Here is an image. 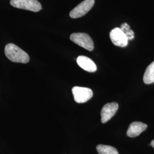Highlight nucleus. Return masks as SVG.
<instances>
[{
  "label": "nucleus",
  "instance_id": "1",
  "mask_svg": "<svg viewBox=\"0 0 154 154\" xmlns=\"http://www.w3.org/2000/svg\"><path fill=\"white\" fill-rule=\"evenodd\" d=\"M5 54L10 61L14 62L26 63L30 60L28 54L13 44L6 45Z\"/></svg>",
  "mask_w": 154,
  "mask_h": 154
},
{
  "label": "nucleus",
  "instance_id": "2",
  "mask_svg": "<svg viewBox=\"0 0 154 154\" xmlns=\"http://www.w3.org/2000/svg\"><path fill=\"white\" fill-rule=\"evenodd\" d=\"M70 39L73 42L85 49L90 51L93 50L94 48L93 41L86 33H73L70 35Z\"/></svg>",
  "mask_w": 154,
  "mask_h": 154
},
{
  "label": "nucleus",
  "instance_id": "3",
  "mask_svg": "<svg viewBox=\"0 0 154 154\" xmlns=\"http://www.w3.org/2000/svg\"><path fill=\"white\" fill-rule=\"evenodd\" d=\"M11 5L16 8L37 12L41 10L42 6L37 0H11Z\"/></svg>",
  "mask_w": 154,
  "mask_h": 154
},
{
  "label": "nucleus",
  "instance_id": "4",
  "mask_svg": "<svg viewBox=\"0 0 154 154\" xmlns=\"http://www.w3.org/2000/svg\"><path fill=\"white\" fill-rule=\"evenodd\" d=\"M72 93L75 101L78 103L88 102L93 95V92L91 89L78 86H75L72 88Z\"/></svg>",
  "mask_w": 154,
  "mask_h": 154
},
{
  "label": "nucleus",
  "instance_id": "5",
  "mask_svg": "<svg viewBox=\"0 0 154 154\" xmlns=\"http://www.w3.org/2000/svg\"><path fill=\"white\" fill-rule=\"evenodd\" d=\"M95 3L94 0H85L70 12L72 18H77L85 15L91 10Z\"/></svg>",
  "mask_w": 154,
  "mask_h": 154
},
{
  "label": "nucleus",
  "instance_id": "6",
  "mask_svg": "<svg viewBox=\"0 0 154 154\" xmlns=\"http://www.w3.org/2000/svg\"><path fill=\"white\" fill-rule=\"evenodd\" d=\"M110 37L113 44L116 46L125 48L128 45L126 35L119 28H114L110 33Z\"/></svg>",
  "mask_w": 154,
  "mask_h": 154
},
{
  "label": "nucleus",
  "instance_id": "7",
  "mask_svg": "<svg viewBox=\"0 0 154 154\" xmlns=\"http://www.w3.org/2000/svg\"><path fill=\"white\" fill-rule=\"evenodd\" d=\"M118 108L119 105L116 102L108 103L104 105L100 112L101 122L102 123H105L110 121L115 116Z\"/></svg>",
  "mask_w": 154,
  "mask_h": 154
},
{
  "label": "nucleus",
  "instance_id": "8",
  "mask_svg": "<svg viewBox=\"0 0 154 154\" xmlns=\"http://www.w3.org/2000/svg\"><path fill=\"white\" fill-rule=\"evenodd\" d=\"M147 128V125L140 122H134L131 123L127 131V135L130 138L139 136Z\"/></svg>",
  "mask_w": 154,
  "mask_h": 154
},
{
  "label": "nucleus",
  "instance_id": "9",
  "mask_svg": "<svg viewBox=\"0 0 154 154\" xmlns=\"http://www.w3.org/2000/svg\"><path fill=\"white\" fill-rule=\"evenodd\" d=\"M78 65L83 70L90 72H96L97 67L93 61L86 56H79L77 59Z\"/></svg>",
  "mask_w": 154,
  "mask_h": 154
},
{
  "label": "nucleus",
  "instance_id": "10",
  "mask_svg": "<svg viewBox=\"0 0 154 154\" xmlns=\"http://www.w3.org/2000/svg\"><path fill=\"white\" fill-rule=\"evenodd\" d=\"M143 81L147 85L154 83V61L147 67L144 74Z\"/></svg>",
  "mask_w": 154,
  "mask_h": 154
},
{
  "label": "nucleus",
  "instance_id": "11",
  "mask_svg": "<svg viewBox=\"0 0 154 154\" xmlns=\"http://www.w3.org/2000/svg\"><path fill=\"white\" fill-rule=\"evenodd\" d=\"M96 149L99 154H119L116 148L110 146L99 144L97 146Z\"/></svg>",
  "mask_w": 154,
  "mask_h": 154
},
{
  "label": "nucleus",
  "instance_id": "12",
  "mask_svg": "<svg viewBox=\"0 0 154 154\" xmlns=\"http://www.w3.org/2000/svg\"><path fill=\"white\" fill-rule=\"evenodd\" d=\"M120 28L123 32L126 35L128 40H132L134 38V33L132 30L130 29V26L127 23H123L121 26Z\"/></svg>",
  "mask_w": 154,
  "mask_h": 154
},
{
  "label": "nucleus",
  "instance_id": "13",
  "mask_svg": "<svg viewBox=\"0 0 154 154\" xmlns=\"http://www.w3.org/2000/svg\"><path fill=\"white\" fill-rule=\"evenodd\" d=\"M150 146H151L153 148H154V140H152L151 141V144H150Z\"/></svg>",
  "mask_w": 154,
  "mask_h": 154
}]
</instances>
